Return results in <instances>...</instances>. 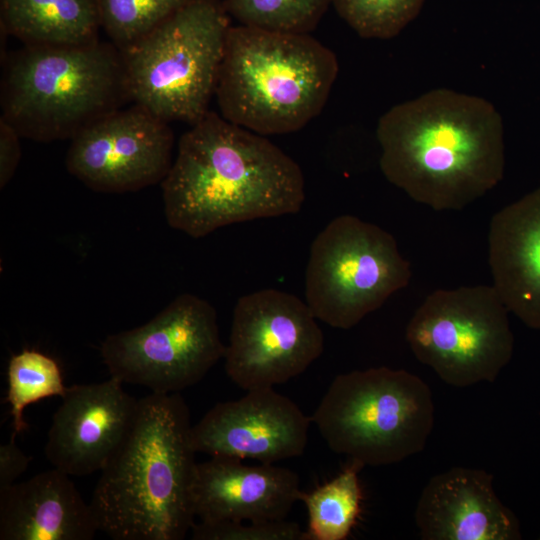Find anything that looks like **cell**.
<instances>
[{
	"mask_svg": "<svg viewBox=\"0 0 540 540\" xmlns=\"http://www.w3.org/2000/svg\"><path fill=\"white\" fill-rule=\"evenodd\" d=\"M376 137L385 178L436 211L465 208L504 174L502 117L475 95L438 88L399 103L379 118Z\"/></svg>",
	"mask_w": 540,
	"mask_h": 540,
	"instance_id": "1",
	"label": "cell"
},
{
	"mask_svg": "<svg viewBox=\"0 0 540 540\" xmlns=\"http://www.w3.org/2000/svg\"><path fill=\"white\" fill-rule=\"evenodd\" d=\"M304 185L294 159L213 111L181 136L161 182L167 223L193 238L233 223L295 214Z\"/></svg>",
	"mask_w": 540,
	"mask_h": 540,
	"instance_id": "2",
	"label": "cell"
},
{
	"mask_svg": "<svg viewBox=\"0 0 540 540\" xmlns=\"http://www.w3.org/2000/svg\"><path fill=\"white\" fill-rule=\"evenodd\" d=\"M180 393L139 399L124 441L100 471L90 506L114 540H182L196 518L197 453Z\"/></svg>",
	"mask_w": 540,
	"mask_h": 540,
	"instance_id": "3",
	"label": "cell"
},
{
	"mask_svg": "<svg viewBox=\"0 0 540 540\" xmlns=\"http://www.w3.org/2000/svg\"><path fill=\"white\" fill-rule=\"evenodd\" d=\"M336 55L305 33L231 26L215 95L220 115L260 135L295 132L323 110Z\"/></svg>",
	"mask_w": 540,
	"mask_h": 540,
	"instance_id": "4",
	"label": "cell"
},
{
	"mask_svg": "<svg viewBox=\"0 0 540 540\" xmlns=\"http://www.w3.org/2000/svg\"><path fill=\"white\" fill-rule=\"evenodd\" d=\"M2 62L1 118L33 141L72 139L131 101L113 43L24 45Z\"/></svg>",
	"mask_w": 540,
	"mask_h": 540,
	"instance_id": "5",
	"label": "cell"
},
{
	"mask_svg": "<svg viewBox=\"0 0 540 540\" xmlns=\"http://www.w3.org/2000/svg\"><path fill=\"white\" fill-rule=\"evenodd\" d=\"M311 418L335 453L362 467L390 465L425 448L434 402L417 375L381 366L337 375Z\"/></svg>",
	"mask_w": 540,
	"mask_h": 540,
	"instance_id": "6",
	"label": "cell"
},
{
	"mask_svg": "<svg viewBox=\"0 0 540 540\" xmlns=\"http://www.w3.org/2000/svg\"><path fill=\"white\" fill-rule=\"evenodd\" d=\"M230 27L223 2L191 0L121 49L133 104L167 122L199 121L215 94Z\"/></svg>",
	"mask_w": 540,
	"mask_h": 540,
	"instance_id": "7",
	"label": "cell"
},
{
	"mask_svg": "<svg viewBox=\"0 0 540 540\" xmlns=\"http://www.w3.org/2000/svg\"><path fill=\"white\" fill-rule=\"evenodd\" d=\"M411 278L410 263L381 227L345 214L313 240L305 275L306 303L333 328L350 329Z\"/></svg>",
	"mask_w": 540,
	"mask_h": 540,
	"instance_id": "8",
	"label": "cell"
},
{
	"mask_svg": "<svg viewBox=\"0 0 540 540\" xmlns=\"http://www.w3.org/2000/svg\"><path fill=\"white\" fill-rule=\"evenodd\" d=\"M508 312L493 286L438 289L409 320L406 341L446 384L491 383L513 354Z\"/></svg>",
	"mask_w": 540,
	"mask_h": 540,
	"instance_id": "9",
	"label": "cell"
},
{
	"mask_svg": "<svg viewBox=\"0 0 540 540\" xmlns=\"http://www.w3.org/2000/svg\"><path fill=\"white\" fill-rule=\"evenodd\" d=\"M225 351L214 307L190 293L147 323L108 335L100 347L110 377L154 393H179L198 383Z\"/></svg>",
	"mask_w": 540,
	"mask_h": 540,
	"instance_id": "10",
	"label": "cell"
},
{
	"mask_svg": "<svg viewBox=\"0 0 540 540\" xmlns=\"http://www.w3.org/2000/svg\"><path fill=\"white\" fill-rule=\"evenodd\" d=\"M306 302L277 289L241 296L225 351L228 377L248 391L303 373L324 350V336Z\"/></svg>",
	"mask_w": 540,
	"mask_h": 540,
	"instance_id": "11",
	"label": "cell"
},
{
	"mask_svg": "<svg viewBox=\"0 0 540 540\" xmlns=\"http://www.w3.org/2000/svg\"><path fill=\"white\" fill-rule=\"evenodd\" d=\"M70 140L67 170L98 192H131L161 183L173 163L168 122L137 104L106 115Z\"/></svg>",
	"mask_w": 540,
	"mask_h": 540,
	"instance_id": "12",
	"label": "cell"
},
{
	"mask_svg": "<svg viewBox=\"0 0 540 540\" xmlns=\"http://www.w3.org/2000/svg\"><path fill=\"white\" fill-rule=\"evenodd\" d=\"M312 418L273 387L248 390L232 401L214 405L192 425L196 452L254 459L260 463L304 453Z\"/></svg>",
	"mask_w": 540,
	"mask_h": 540,
	"instance_id": "13",
	"label": "cell"
},
{
	"mask_svg": "<svg viewBox=\"0 0 540 540\" xmlns=\"http://www.w3.org/2000/svg\"><path fill=\"white\" fill-rule=\"evenodd\" d=\"M110 377L99 383L69 386L54 412L44 453L69 476L101 471L127 436L138 401Z\"/></svg>",
	"mask_w": 540,
	"mask_h": 540,
	"instance_id": "14",
	"label": "cell"
},
{
	"mask_svg": "<svg viewBox=\"0 0 540 540\" xmlns=\"http://www.w3.org/2000/svg\"><path fill=\"white\" fill-rule=\"evenodd\" d=\"M425 540H517L520 523L495 493L493 476L482 469L453 467L433 476L415 508Z\"/></svg>",
	"mask_w": 540,
	"mask_h": 540,
	"instance_id": "15",
	"label": "cell"
},
{
	"mask_svg": "<svg viewBox=\"0 0 540 540\" xmlns=\"http://www.w3.org/2000/svg\"><path fill=\"white\" fill-rule=\"evenodd\" d=\"M299 483L298 475L287 468L212 456L196 466L194 513L206 522L283 520L300 500Z\"/></svg>",
	"mask_w": 540,
	"mask_h": 540,
	"instance_id": "16",
	"label": "cell"
},
{
	"mask_svg": "<svg viewBox=\"0 0 540 540\" xmlns=\"http://www.w3.org/2000/svg\"><path fill=\"white\" fill-rule=\"evenodd\" d=\"M488 261L508 311L540 329V187L493 215Z\"/></svg>",
	"mask_w": 540,
	"mask_h": 540,
	"instance_id": "17",
	"label": "cell"
},
{
	"mask_svg": "<svg viewBox=\"0 0 540 540\" xmlns=\"http://www.w3.org/2000/svg\"><path fill=\"white\" fill-rule=\"evenodd\" d=\"M98 530L90 503L56 468L0 489V540H91Z\"/></svg>",
	"mask_w": 540,
	"mask_h": 540,
	"instance_id": "18",
	"label": "cell"
},
{
	"mask_svg": "<svg viewBox=\"0 0 540 540\" xmlns=\"http://www.w3.org/2000/svg\"><path fill=\"white\" fill-rule=\"evenodd\" d=\"M1 30L24 45L69 46L98 40L97 0H1Z\"/></svg>",
	"mask_w": 540,
	"mask_h": 540,
	"instance_id": "19",
	"label": "cell"
},
{
	"mask_svg": "<svg viewBox=\"0 0 540 540\" xmlns=\"http://www.w3.org/2000/svg\"><path fill=\"white\" fill-rule=\"evenodd\" d=\"M363 467L351 461L335 478L300 500L308 513V540H345L361 512L362 490L358 473Z\"/></svg>",
	"mask_w": 540,
	"mask_h": 540,
	"instance_id": "20",
	"label": "cell"
},
{
	"mask_svg": "<svg viewBox=\"0 0 540 540\" xmlns=\"http://www.w3.org/2000/svg\"><path fill=\"white\" fill-rule=\"evenodd\" d=\"M7 382L5 401L10 405L14 434L28 428L23 417L27 406L49 397L62 398L68 389L58 363L36 350H23L10 358Z\"/></svg>",
	"mask_w": 540,
	"mask_h": 540,
	"instance_id": "21",
	"label": "cell"
},
{
	"mask_svg": "<svg viewBox=\"0 0 540 540\" xmlns=\"http://www.w3.org/2000/svg\"><path fill=\"white\" fill-rule=\"evenodd\" d=\"M223 3L229 16L241 25L308 34L317 26L331 0H225Z\"/></svg>",
	"mask_w": 540,
	"mask_h": 540,
	"instance_id": "22",
	"label": "cell"
},
{
	"mask_svg": "<svg viewBox=\"0 0 540 540\" xmlns=\"http://www.w3.org/2000/svg\"><path fill=\"white\" fill-rule=\"evenodd\" d=\"M191 0H97L101 28L120 50L136 42Z\"/></svg>",
	"mask_w": 540,
	"mask_h": 540,
	"instance_id": "23",
	"label": "cell"
},
{
	"mask_svg": "<svg viewBox=\"0 0 540 540\" xmlns=\"http://www.w3.org/2000/svg\"><path fill=\"white\" fill-rule=\"evenodd\" d=\"M425 0H331L339 16L362 38L390 39L420 13Z\"/></svg>",
	"mask_w": 540,
	"mask_h": 540,
	"instance_id": "24",
	"label": "cell"
},
{
	"mask_svg": "<svg viewBox=\"0 0 540 540\" xmlns=\"http://www.w3.org/2000/svg\"><path fill=\"white\" fill-rule=\"evenodd\" d=\"M193 540H308L307 532L297 523L283 520L262 522H206L194 523Z\"/></svg>",
	"mask_w": 540,
	"mask_h": 540,
	"instance_id": "25",
	"label": "cell"
},
{
	"mask_svg": "<svg viewBox=\"0 0 540 540\" xmlns=\"http://www.w3.org/2000/svg\"><path fill=\"white\" fill-rule=\"evenodd\" d=\"M21 135L0 117V187H5L13 177L21 158Z\"/></svg>",
	"mask_w": 540,
	"mask_h": 540,
	"instance_id": "26",
	"label": "cell"
},
{
	"mask_svg": "<svg viewBox=\"0 0 540 540\" xmlns=\"http://www.w3.org/2000/svg\"><path fill=\"white\" fill-rule=\"evenodd\" d=\"M14 436L13 433L11 439L0 446V489L16 483L31 461V457L17 446Z\"/></svg>",
	"mask_w": 540,
	"mask_h": 540,
	"instance_id": "27",
	"label": "cell"
},
{
	"mask_svg": "<svg viewBox=\"0 0 540 540\" xmlns=\"http://www.w3.org/2000/svg\"><path fill=\"white\" fill-rule=\"evenodd\" d=\"M539 539H540V537H539Z\"/></svg>",
	"mask_w": 540,
	"mask_h": 540,
	"instance_id": "28",
	"label": "cell"
}]
</instances>
